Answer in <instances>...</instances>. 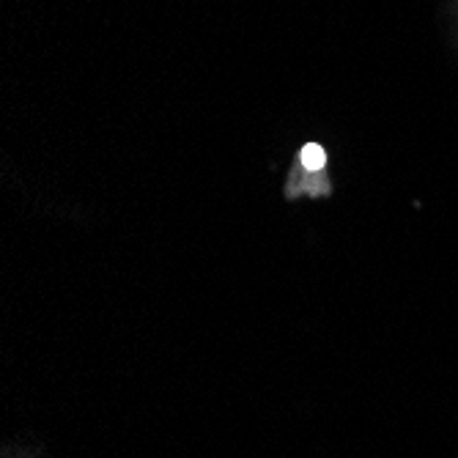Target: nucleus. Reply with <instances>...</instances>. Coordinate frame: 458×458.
I'll use <instances>...</instances> for the list:
<instances>
[{
  "mask_svg": "<svg viewBox=\"0 0 458 458\" xmlns=\"http://www.w3.org/2000/svg\"><path fill=\"white\" fill-rule=\"evenodd\" d=\"M300 159H302V165L308 171H321L324 168V162H327V154H324V148L318 146V143H308L302 151H300Z\"/></svg>",
  "mask_w": 458,
  "mask_h": 458,
  "instance_id": "nucleus-1",
  "label": "nucleus"
}]
</instances>
